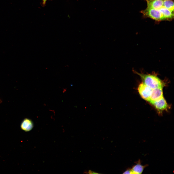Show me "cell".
Instances as JSON below:
<instances>
[{
	"mask_svg": "<svg viewBox=\"0 0 174 174\" xmlns=\"http://www.w3.org/2000/svg\"><path fill=\"white\" fill-rule=\"evenodd\" d=\"M134 72L140 78L142 83L152 89L158 87L163 88L165 83L155 73L144 74L139 73L135 71Z\"/></svg>",
	"mask_w": 174,
	"mask_h": 174,
	"instance_id": "1",
	"label": "cell"
},
{
	"mask_svg": "<svg viewBox=\"0 0 174 174\" xmlns=\"http://www.w3.org/2000/svg\"><path fill=\"white\" fill-rule=\"evenodd\" d=\"M140 12L145 16L150 18L156 21L165 20V19L159 9L147 8Z\"/></svg>",
	"mask_w": 174,
	"mask_h": 174,
	"instance_id": "2",
	"label": "cell"
},
{
	"mask_svg": "<svg viewBox=\"0 0 174 174\" xmlns=\"http://www.w3.org/2000/svg\"><path fill=\"white\" fill-rule=\"evenodd\" d=\"M138 89L141 97L144 99L148 102L152 89L142 82L139 84Z\"/></svg>",
	"mask_w": 174,
	"mask_h": 174,
	"instance_id": "3",
	"label": "cell"
},
{
	"mask_svg": "<svg viewBox=\"0 0 174 174\" xmlns=\"http://www.w3.org/2000/svg\"><path fill=\"white\" fill-rule=\"evenodd\" d=\"M156 109L159 113H161L164 110H166L169 106L166 100L163 97L162 98L150 103Z\"/></svg>",
	"mask_w": 174,
	"mask_h": 174,
	"instance_id": "4",
	"label": "cell"
},
{
	"mask_svg": "<svg viewBox=\"0 0 174 174\" xmlns=\"http://www.w3.org/2000/svg\"><path fill=\"white\" fill-rule=\"evenodd\" d=\"M162 89L163 88L158 87L152 89L148 102L150 103L163 97Z\"/></svg>",
	"mask_w": 174,
	"mask_h": 174,
	"instance_id": "5",
	"label": "cell"
},
{
	"mask_svg": "<svg viewBox=\"0 0 174 174\" xmlns=\"http://www.w3.org/2000/svg\"><path fill=\"white\" fill-rule=\"evenodd\" d=\"M34 126V124L32 120L28 118H25L22 121L20 125L22 130L28 132L32 129Z\"/></svg>",
	"mask_w": 174,
	"mask_h": 174,
	"instance_id": "6",
	"label": "cell"
},
{
	"mask_svg": "<svg viewBox=\"0 0 174 174\" xmlns=\"http://www.w3.org/2000/svg\"><path fill=\"white\" fill-rule=\"evenodd\" d=\"M147 7L159 9L163 6L164 0H145Z\"/></svg>",
	"mask_w": 174,
	"mask_h": 174,
	"instance_id": "7",
	"label": "cell"
},
{
	"mask_svg": "<svg viewBox=\"0 0 174 174\" xmlns=\"http://www.w3.org/2000/svg\"><path fill=\"white\" fill-rule=\"evenodd\" d=\"M159 9L165 20L170 21L174 17V12L172 11L163 6Z\"/></svg>",
	"mask_w": 174,
	"mask_h": 174,
	"instance_id": "8",
	"label": "cell"
},
{
	"mask_svg": "<svg viewBox=\"0 0 174 174\" xmlns=\"http://www.w3.org/2000/svg\"><path fill=\"white\" fill-rule=\"evenodd\" d=\"M147 166V165L143 166L141 164L140 160L138 161L136 164L134 165L131 168V174H141L144 169Z\"/></svg>",
	"mask_w": 174,
	"mask_h": 174,
	"instance_id": "9",
	"label": "cell"
},
{
	"mask_svg": "<svg viewBox=\"0 0 174 174\" xmlns=\"http://www.w3.org/2000/svg\"><path fill=\"white\" fill-rule=\"evenodd\" d=\"M163 6L174 12V2L173 0H164Z\"/></svg>",
	"mask_w": 174,
	"mask_h": 174,
	"instance_id": "10",
	"label": "cell"
},
{
	"mask_svg": "<svg viewBox=\"0 0 174 174\" xmlns=\"http://www.w3.org/2000/svg\"><path fill=\"white\" fill-rule=\"evenodd\" d=\"M123 174H131V169L128 168L123 173Z\"/></svg>",
	"mask_w": 174,
	"mask_h": 174,
	"instance_id": "11",
	"label": "cell"
},
{
	"mask_svg": "<svg viewBox=\"0 0 174 174\" xmlns=\"http://www.w3.org/2000/svg\"><path fill=\"white\" fill-rule=\"evenodd\" d=\"M88 173L89 174H100V173H97L96 172H94V171H92L91 170H89L88 172Z\"/></svg>",
	"mask_w": 174,
	"mask_h": 174,
	"instance_id": "12",
	"label": "cell"
},
{
	"mask_svg": "<svg viewBox=\"0 0 174 174\" xmlns=\"http://www.w3.org/2000/svg\"><path fill=\"white\" fill-rule=\"evenodd\" d=\"M42 0L43 4L44 5L45 4L46 1L47 0Z\"/></svg>",
	"mask_w": 174,
	"mask_h": 174,
	"instance_id": "13",
	"label": "cell"
},
{
	"mask_svg": "<svg viewBox=\"0 0 174 174\" xmlns=\"http://www.w3.org/2000/svg\"><path fill=\"white\" fill-rule=\"evenodd\" d=\"M2 102L1 100L0 99V103Z\"/></svg>",
	"mask_w": 174,
	"mask_h": 174,
	"instance_id": "14",
	"label": "cell"
}]
</instances>
